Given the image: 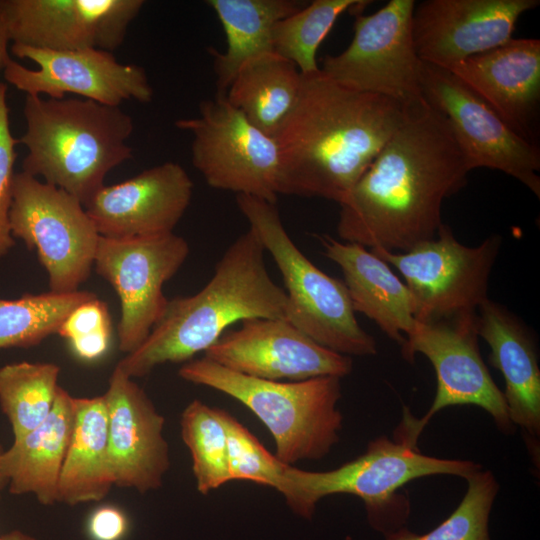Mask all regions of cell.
Segmentation results:
<instances>
[{
	"instance_id": "6da1fadb",
	"label": "cell",
	"mask_w": 540,
	"mask_h": 540,
	"mask_svg": "<svg viewBox=\"0 0 540 540\" xmlns=\"http://www.w3.org/2000/svg\"><path fill=\"white\" fill-rule=\"evenodd\" d=\"M470 169L447 118L426 101L404 117L339 204L338 236L407 252L432 240L443 201L464 188Z\"/></svg>"
},
{
	"instance_id": "7a4b0ae2",
	"label": "cell",
	"mask_w": 540,
	"mask_h": 540,
	"mask_svg": "<svg viewBox=\"0 0 540 540\" xmlns=\"http://www.w3.org/2000/svg\"><path fill=\"white\" fill-rule=\"evenodd\" d=\"M405 107L346 88L320 69L302 74L296 103L274 136L279 194L340 204L400 125Z\"/></svg>"
},
{
	"instance_id": "3957f363",
	"label": "cell",
	"mask_w": 540,
	"mask_h": 540,
	"mask_svg": "<svg viewBox=\"0 0 540 540\" xmlns=\"http://www.w3.org/2000/svg\"><path fill=\"white\" fill-rule=\"evenodd\" d=\"M264 253L249 228L227 248L199 292L168 300L146 340L116 367L132 379L143 377L159 365L188 361L205 352L237 321H288L287 294L268 274Z\"/></svg>"
},
{
	"instance_id": "277c9868",
	"label": "cell",
	"mask_w": 540,
	"mask_h": 540,
	"mask_svg": "<svg viewBox=\"0 0 540 540\" xmlns=\"http://www.w3.org/2000/svg\"><path fill=\"white\" fill-rule=\"evenodd\" d=\"M23 113L26 130L17 143L28 152L22 171L43 177L84 207L104 186L107 174L133 157L127 144L133 119L119 106L27 95Z\"/></svg>"
},
{
	"instance_id": "5b68a950",
	"label": "cell",
	"mask_w": 540,
	"mask_h": 540,
	"mask_svg": "<svg viewBox=\"0 0 540 540\" xmlns=\"http://www.w3.org/2000/svg\"><path fill=\"white\" fill-rule=\"evenodd\" d=\"M178 375L227 394L250 409L272 434L276 457L285 464L318 460L339 441L340 378L281 382L247 376L203 357L184 364Z\"/></svg>"
},
{
	"instance_id": "8992f818",
	"label": "cell",
	"mask_w": 540,
	"mask_h": 540,
	"mask_svg": "<svg viewBox=\"0 0 540 540\" xmlns=\"http://www.w3.org/2000/svg\"><path fill=\"white\" fill-rule=\"evenodd\" d=\"M482 465L468 460L442 459L421 454L404 443L381 436L368 443L354 460L328 471H306L290 465L283 495L298 515L311 519L316 504L334 494L361 498L370 525L384 535L404 527L408 503L395 496L406 483L430 475L467 479Z\"/></svg>"
},
{
	"instance_id": "52a82bcc",
	"label": "cell",
	"mask_w": 540,
	"mask_h": 540,
	"mask_svg": "<svg viewBox=\"0 0 540 540\" xmlns=\"http://www.w3.org/2000/svg\"><path fill=\"white\" fill-rule=\"evenodd\" d=\"M236 203L281 272L290 303L288 321L318 344L347 356L377 353L358 323L344 282L316 267L285 230L276 204L239 194Z\"/></svg>"
},
{
	"instance_id": "ba28073f",
	"label": "cell",
	"mask_w": 540,
	"mask_h": 540,
	"mask_svg": "<svg viewBox=\"0 0 540 540\" xmlns=\"http://www.w3.org/2000/svg\"><path fill=\"white\" fill-rule=\"evenodd\" d=\"M402 356L414 360L416 353L428 358L437 378L432 405L421 418L404 408L394 440L417 449L419 435L431 418L446 407L476 405L488 412L503 433L514 430L503 392L493 381L478 345L477 311L463 312L447 319L416 322L401 346Z\"/></svg>"
},
{
	"instance_id": "9c48e42d",
	"label": "cell",
	"mask_w": 540,
	"mask_h": 540,
	"mask_svg": "<svg viewBox=\"0 0 540 540\" xmlns=\"http://www.w3.org/2000/svg\"><path fill=\"white\" fill-rule=\"evenodd\" d=\"M12 236L35 250L54 293H71L90 276L100 239L83 204L25 172L13 177Z\"/></svg>"
},
{
	"instance_id": "30bf717a",
	"label": "cell",
	"mask_w": 540,
	"mask_h": 540,
	"mask_svg": "<svg viewBox=\"0 0 540 540\" xmlns=\"http://www.w3.org/2000/svg\"><path fill=\"white\" fill-rule=\"evenodd\" d=\"M174 124L192 135L193 166L210 187L276 204L280 169L277 142L252 125L225 95L201 101L197 117Z\"/></svg>"
},
{
	"instance_id": "8fae6325",
	"label": "cell",
	"mask_w": 540,
	"mask_h": 540,
	"mask_svg": "<svg viewBox=\"0 0 540 540\" xmlns=\"http://www.w3.org/2000/svg\"><path fill=\"white\" fill-rule=\"evenodd\" d=\"M502 238L487 237L469 247L442 224L436 237L407 252L370 251L403 276L416 304L418 322L447 319L477 311L488 298L489 278Z\"/></svg>"
},
{
	"instance_id": "7c38bea8",
	"label": "cell",
	"mask_w": 540,
	"mask_h": 540,
	"mask_svg": "<svg viewBox=\"0 0 540 540\" xmlns=\"http://www.w3.org/2000/svg\"><path fill=\"white\" fill-rule=\"evenodd\" d=\"M415 4L390 0L373 14L357 13L351 43L340 54L325 56L320 70L346 88L381 95L403 107L425 101L412 34Z\"/></svg>"
},
{
	"instance_id": "4fadbf2b",
	"label": "cell",
	"mask_w": 540,
	"mask_h": 540,
	"mask_svg": "<svg viewBox=\"0 0 540 540\" xmlns=\"http://www.w3.org/2000/svg\"><path fill=\"white\" fill-rule=\"evenodd\" d=\"M188 255L187 241L174 232L131 238L100 236L94 267L120 300V351L129 354L146 340L168 303L163 285Z\"/></svg>"
},
{
	"instance_id": "5bb4252c",
	"label": "cell",
	"mask_w": 540,
	"mask_h": 540,
	"mask_svg": "<svg viewBox=\"0 0 540 540\" xmlns=\"http://www.w3.org/2000/svg\"><path fill=\"white\" fill-rule=\"evenodd\" d=\"M425 101L449 121L470 170H499L540 197V150L450 71L421 61Z\"/></svg>"
},
{
	"instance_id": "9a60e30c",
	"label": "cell",
	"mask_w": 540,
	"mask_h": 540,
	"mask_svg": "<svg viewBox=\"0 0 540 540\" xmlns=\"http://www.w3.org/2000/svg\"><path fill=\"white\" fill-rule=\"evenodd\" d=\"M11 51L38 66L32 70L10 59L3 69L5 80L27 95L61 99L76 94L109 106H119L126 100H152L153 89L144 68L122 64L112 52L50 50L20 44H13Z\"/></svg>"
},
{
	"instance_id": "2e32d148",
	"label": "cell",
	"mask_w": 540,
	"mask_h": 540,
	"mask_svg": "<svg viewBox=\"0 0 540 540\" xmlns=\"http://www.w3.org/2000/svg\"><path fill=\"white\" fill-rule=\"evenodd\" d=\"M207 359L238 373L266 380L291 381L349 375L350 356L315 342L289 321L251 318L225 331L204 352Z\"/></svg>"
},
{
	"instance_id": "e0dca14e",
	"label": "cell",
	"mask_w": 540,
	"mask_h": 540,
	"mask_svg": "<svg viewBox=\"0 0 540 540\" xmlns=\"http://www.w3.org/2000/svg\"><path fill=\"white\" fill-rule=\"evenodd\" d=\"M143 0H2L10 41L50 50L122 45Z\"/></svg>"
},
{
	"instance_id": "ac0fdd59",
	"label": "cell",
	"mask_w": 540,
	"mask_h": 540,
	"mask_svg": "<svg viewBox=\"0 0 540 540\" xmlns=\"http://www.w3.org/2000/svg\"><path fill=\"white\" fill-rule=\"evenodd\" d=\"M539 0H425L415 4L412 34L418 58L448 68L499 47L520 16Z\"/></svg>"
},
{
	"instance_id": "d6986e66",
	"label": "cell",
	"mask_w": 540,
	"mask_h": 540,
	"mask_svg": "<svg viewBox=\"0 0 540 540\" xmlns=\"http://www.w3.org/2000/svg\"><path fill=\"white\" fill-rule=\"evenodd\" d=\"M103 395L114 485L139 493L159 489L170 467L164 417L146 392L116 366Z\"/></svg>"
},
{
	"instance_id": "ffe728a7",
	"label": "cell",
	"mask_w": 540,
	"mask_h": 540,
	"mask_svg": "<svg viewBox=\"0 0 540 540\" xmlns=\"http://www.w3.org/2000/svg\"><path fill=\"white\" fill-rule=\"evenodd\" d=\"M193 182L176 162H164L103 186L84 207L100 236L131 238L173 233L190 205Z\"/></svg>"
},
{
	"instance_id": "44dd1931",
	"label": "cell",
	"mask_w": 540,
	"mask_h": 540,
	"mask_svg": "<svg viewBox=\"0 0 540 540\" xmlns=\"http://www.w3.org/2000/svg\"><path fill=\"white\" fill-rule=\"evenodd\" d=\"M446 70L479 95L515 133L538 145L539 39L512 38Z\"/></svg>"
},
{
	"instance_id": "7402d4cb",
	"label": "cell",
	"mask_w": 540,
	"mask_h": 540,
	"mask_svg": "<svg viewBox=\"0 0 540 540\" xmlns=\"http://www.w3.org/2000/svg\"><path fill=\"white\" fill-rule=\"evenodd\" d=\"M477 330L491 349L490 364L504 377L511 423L539 437L540 369L533 335L519 317L490 299L477 309Z\"/></svg>"
},
{
	"instance_id": "603a6c76",
	"label": "cell",
	"mask_w": 540,
	"mask_h": 540,
	"mask_svg": "<svg viewBox=\"0 0 540 540\" xmlns=\"http://www.w3.org/2000/svg\"><path fill=\"white\" fill-rule=\"evenodd\" d=\"M323 254L340 268L352 307L401 346L416 325L415 300L389 264L366 247L318 236Z\"/></svg>"
},
{
	"instance_id": "cb8c5ba5",
	"label": "cell",
	"mask_w": 540,
	"mask_h": 540,
	"mask_svg": "<svg viewBox=\"0 0 540 540\" xmlns=\"http://www.w3.org/2000/svg\"><path fill=\"white\" fill-rule=\"evenodd\" d=\"M74 417V397L59 386L47 418L3 452V470L10 493L33 494L46 506L57 503Z\"/></svg>"
},
{
	"instance_id": "d4e9b609",
	"label": "cell",
	"mask_w": 540,
	"mask_h": 540,
	"mask_svg": "<svg viewBox=\"0 0 540 540\" xmlns=\"http://www.w3.org/2000/svg\"><path fill=\"white\" fill-rule=\"evenodd\" d=\"M74 424L58 483L57 503L98 502L114 486L104 395L74 397Z\"/></svg>"
},
{
	"instance_id": "484cf974",
	"label": "cell",
	"mask_w": 540,
	"mask_h": 540,
	"mask_svg": "<svg viewBox=\"0 0 540 540\" xmlns=\"http://www.w3.org/2000/svg\"><path fill=\"white\" fill-rule=\"evenodd\" d=\"M226 36L223 53L210 48L214 59L217 94L225 95L239 68L248 60L275 53L272 31L275 24L306 5L298 0H208Z\"/></svg>"
},
{
	"instance_id": "4316f807",
	"label": "cell",
	"mask_w": 540,
	"mask_h": 540,
	"mask_svg": "<svg viewBox=\"0 0 540 540\" xmlns=\"http://www.w3.org/2000/svg\"><path fill=\"white\" fill-rule=\"evenodd\" d=\"M301 81L294 63L266 53L239 68L225 97L252 125L274 137L296 103Z\"/></svg>"
},
{
	"instance_id": "83f0119b",
	"label": "cell",
	"mask_w": 540,
	"mask_h": 540,
	"mask_svg": "<svg viewBox=\"0 0 540 540\" xmlns=\"http://www.w3.org/2000/svg\"><path fill=\"white\" fill-rule=\"evenodd\" d=\"M60 367L50 362H16L0 368V407L14 441L38 427L51 412Z\"/></svg>"
},
{
	"instance_id": "f1b7e54d",
	"label": "cell",
	"mask_w": 540,
	"mask_h": 540,
	"mask_svg": "<svg viewBox=\"0 0 540 540\" xmlns=\"http://www.w3.org/2000/svg\"><path fill=\"white\" fill-rule=\"evenodd\" d=\"M97 297L93 292L25 293L0 298V349L30 348L57 334L66 316L79 304Z\"/></svg>"
},
{
	"instance_id": "f546056e",
	"label": "cell",
	"mask_w": 540,
	"mask_h": 540,
	"mask_svg": "<svg viewBox=\"0 0 540 540\" xmlns=\"http://www.w3.org/2000/svg\"><path fill=\"white\" fill-rule=\"evenodd\" d=\"M180 429L191 453L197 490L206 495L231 481L227 431L221 409L195 399L181 413Z\"/></svg>"
},
{
	"instance_id": "4dcf8cb0",
	"label": "cell",
	"mask_w": 540,
	"mask_h": 540,
	"mask_svg": "<svg viewBox=\"0 0 540 540\" xmlns=\"http://www.w3.org/2000/svg\"><path fill=\"white\" fill-rule=\"evenodd\" d=\"M364 0H314L278 21L272 31L274 52L296 65L301 74L320 68L317 50L337 18L345 11L366 5Z\"/></svg>"
},
{
	"instance_id": "1f68e13d",
	"label": "cell",
	"mask_w": 540,
	"mask_h": 540,
	"mask_svg": "<svg viewBox=\"0 0 540 540\" xmlns=\"http://www.w3.org/2000/svg\"><path fill=\"white\" fill-rule=\"evenodd\" d=\"M467 491L456 509L425 534L401 527L385 540H492L489 518L499 484L491 471L479 470L467 479Z\"/></svg>"
},
{
	"instance_id": "d6a6232c",
	"label": "cell",
	"mask_w": 540,
	"mask_h": 540,
	"mask_svg": "<svg viewBox=\"0 0 540 540\" xmlns=\"http://www.w3.org/2000/svg\"><path fill=\"white\" fill-rule=\"evenodd\" d=\"M227 431L228 464L232 480H244L270 486L282 495L287 490L290 465L271 454L235 417L221 409Z\"/></svg>"
},
{
	"instance_id": "836d02e7",
	"label": "cell",
	"mask_w": 540,
	"mask_h": 540,
	"mask_svg": "<svg viewBox=\"0 0 540 540\" xmlns=\"http://www.w3.org/2000/svg\"><path fill=\"white\" fill-rule=\"evenodd\" d=\"M57 334L67 341L78 359H100L109 350L112 339L107 304L97 297L79 304L66 316Z\"/></svg>"
},
{
	"instance_id": "e575fe53",
	"label": "cell",
	"mask_w": 540,
	"mask_h": 540,
	"mask_svg": "<svg viewBox=\"0 0 540 540\" xmlns=\"http://www.w3.org/2000/svg\"><path fill=\"white\" fill-rule=\"evenodd\" d=\"M7 84L0 82V258L9 253L16 241L10 230V209L13 198L14 163L17 157L10 130L7 105Z\"/></svg>"
},
{
	"instance_id": "d590c367",
	"label": "cell",
	"mask_w": 540,
	"mask_h": 540,
	"mask_svg": "<svg viewBox=\"0 0 540 540\" xmlns=\"http://www.w3.org/2000/svg\"><path fill=\"white\" fill-rule=\"evenodd\" d=\"M128 527L125 513L113 505L96 508L87 521V532L92 540H121Z\"/></svg>"
},
{
	"instance_id": "8d00e7d4",
	"label": "cell",
	"mask_w": 540,
	"mask_h": 540,
	"mask_svg": "<svg viewBox=\"0 0 540 540\" xmlns=\"http://www.w3.org/2000/svg\"><path fill=\"white\" fill-rule=\"evenodd\" d=\"M10 41L8 24L5 11L0 0V70L4 69L7 62L11 59L8 53V43Z\"/></svg>"
},
{
	"instance_id": "74e56055",
	"label": "cell",
	"mask_w": 540,
	"mask_h": 540,
	"mask_svg": "<svg viewBox=\"0 0 540 540\" xmlns=\"http://www.w3.org/2000/svg\"><path fill=\"white\" fill-rule=\"evenodd\" d=\"M2 540H38L37 538L20 530H13L2 535Z\"/></svg>"
},
{
	"instance_id": "f35d334b",
	"label": "cell",
	"mask_w": 540,
	"mask_h": 540,
	"mask_svg": "<svg viewBox=\"0 0 540 540\" xmlns=\"http://www.w3.org/2000/svg\"><path fill=\"white\" fill-rule=\"evenodd\" d=\"M3 448L0 446V498L2 491L8 486V479L3 470Z\"/></svg>"
},
{
	"instance_id": "ab89813d",
	"label": "cell",
	"mask_w": 540,
	"mask_h": 540,
	"mask_svg": "<svg viewBox=\"0 0 540 540\" xmlns=\"http://www.w3.org/2000/svg\"><path fill=\"white\" fill-rule=\"evenodd\" d=\"M0 540H2V535L0 536Z\"/></svg>"
}]
</instances>
